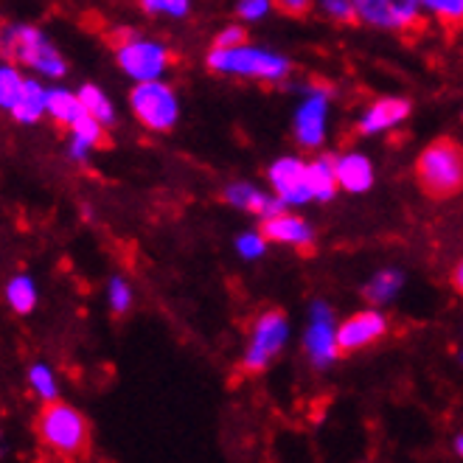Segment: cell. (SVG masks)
Segmentation results:
<instances>
[{
	"label": "cell",
	"mask_w": 463,
	"mask_h": 463,
	"mask_svg": "<svg viewBox=\"0 0 463 463\" xmlns=\"http://www.w3.org/2000/svg\"><path fill=\"white\" fill-rule=\"evenodd\" d=\"M205 68L216 76L236 81H256V85H289L295 62L284 51L267 43L248 40L236 48H208Z\"/></svg>",
	"instance_id": "obj_1"
},
{
	"label": "cell",
	"mask_w": 463,
	"mask_h": 463,
	"mask_svg": "<svg viewBox=\"0 0 463 463\" xmlns=\"http://www.w3.org/2000/svg\"><path fill=\"white\" fill-rule=\"evenodd\" d=\"M0 45H4V60L20 65L29 76L43 79L45 85H60L71 73L65 51L37 23H6Z\"/></svg>",
	"instance_id": "obj_2"
},
{
	"label": "cell",
	"mask_w": 463,
	"mask_h": 463,
	"mask_svg": "<svg viewBox=\"0 0 463 463\" xmlns=\"http://www.w3.org/2000/svg\"><path fill=\"white\" fill-rule=\"evenodd\" d=\"M113 45V60L121 76H127L132 85H144V81L166 79L175 68V48L149 32L129 29V25H118L110 34Z\"/></svg>",
	"instance_id": "obj_3"
},
{
	"label": "cell",
	"mask_w": 463,
	"mask_h": 463,
	"mask_svg": "<svg viewBox=\"0 0 463 463\" xmlns=\"http://www.w3.org/2000/svg\"><path fill=\"white\" fill-rule=\"evenodd\" d=\"M413 169L419 188L430 200H452L463 192V146L452 138L430 141Z\"/></svg>",
	"instance_id": "obj_4"
},
{
	"label": "cell",
	"mask_w": 463,
	"mask_h": 463,
	"mask_svg": "<svg viewBox=\"0 0 463 463\" xmlns=\"http://www.w3.org/2000/svg\"><path fill=\"white\" fill-rule=\"evenodd\" d=\"M335 113V90L323 81H307L298 88V99L292 107V141L298 149L315 152L329 141V127Z\"/></svg>",
	"instance_id": "obj_5"
},
{
	"label": "cell",
	"mask_w": 463,
	"mask_h": 463,
	"mask_svg": "<svg viewBox=\"0 0 463 463\" xmlns=\"http://www.w3.org/2000/svg\"><path fill=\"white\" fill-rule=\"evenodd\" d=\"M37 439L60 458H81L90 449V424L73 404L48 402L37 416Z\"/></svg>",
	"instance_id": "obj_6"
},
{
	"label": "cell",
	"mask_w": 463,
	"mask_h": 463,
	"mask_svg": "<svg viewBox=\"0 0 463 463\" xmlns=\"http://www.w3.org/2000/svg\"><path fill=\"white\" fill-rule=\"evenodd\" d=\"M127 107H129V116L146 132H155V135L172 132L183 113L180 93L169 79L132 85L127 93Z\"/></svg>",
	"instance_id": "obj_7"
},
{
	"label": "cell",
	"mask_w": 463,
	"mask_h": 463,
	"mask_svg": "<svg viewBox=\"0 0 463 463\" xmlns=\"http://www.w3.org/2000/svg\"><path fill=\"white\" fill-rule=\"evenodd\" d=\"M289 337V320L284 309H267L261 312L253 326H250V340L248 351L241 357V371L244 373H261L272 360L279 357Z\"/></svg>",
	"instance_id": "obj_8"
},
{
	"label": "cell",
	"mask_w": 463,
	"mask_h": 463,
	"mask_svg": "<svg viewBox=\"0 0 463 463\" xmlns=\"http://www.w3.org/2000/svg\"><path fill=\"white\" fill-rule=\"evenodd\" d=\"M357 9V25L379 34H413L421 29V12L413 0H351Z\"/></svg>",
	"instance_id": "obj_9"
},
{
	"label": "cell",
	"mask_w": 463,
	"mask_h": 463,
	"mask_svg": "<svg viewBox=\"0 0 463 463\" xmlns=\"http://www.w3.org/2000/svg\"><path fill=\"white\" fill-rule=\"evenodd\" d=\"M269 194L279 197L287 208H298L312 203L309 188V160L301 155H281L267 166Z\"/></svg>",
	"instance_id": "obj_10"
},
{
	"label": "cell",
	"mask_w": 463,
	"mask_h": 463,
	"mask_svg": "<svg viewBox=\"0 0 463 463\" xmlns=\"http://www.w3.org/2000/svg\"><path fill=\"white\" fill-rule=\"evenodd\" d=\"M413 116V104L404 96H376L371 99L363 110L357 113V132L363 138H373V135H385L399 129L407 118Z\"/></svg>",
	"instance_id": "obj_11"
},
{
	"label": "cell",
	"mask_w": 463,
	"mask_h": 463,
	"mask_svg": "<svg viewBox=\"0 0 463 463\" xmlns=\"http://www.w3.org/2000/svg\"><path fill=\"white\" fill-rule=\"evenodd\" d=\"M388 335V320L379 309H363L354 312L337 326V348L340 354L363 351L373 343H379Z\"/></svg>",
	"instance_id": "obj_12"
},
{
	"label": "cell",
	"mask_w": 463,
	"mask_h": 463,
	"mask_svg": "<svg viewBox=\"0 0 463 463\" xmlns=\"http://www.w3.org/2000/svg\"><path fill=\"white\" fill-rule=\"evenodd\" d=\"M222 200L239 211H248L253 216H261V222L269 220V216H279L284 211H289L279 197H272L267 192H261L259 185L248 183V180H236L231 185H225V192H222Z\"/></svg>",
	"instance_id": "obj_13"
},
{
	"label": "cell",
	"mask_w": 463,
	"mask_h": 463,
	"mask_svg": "<svg viewBox=\"0 0 463 463\" xmlns=\"http://www.w3.org/2000/svg\"><path fill=\"white\" fill-rule=\"evenodd\" d=\"M259 233L267 241H276V244H292L298 250H312L315 244V231L307 220H301L298 213H279V216H269V220L261 222Z\"/></svg>",
	"instance_id": "obj_14"
},
{
	"label": "cell",
	"mask_w": 463,
	"mask_h": 463,
	"mask_svg": "<svg viewBox=\"0 0 463 463\" xmlns=\"http://www.w3.org/2000/svg\"><path fill=\"white\" fill-rule=\"evenodd\" d=\"M307 351L317 368H326L329 363H335V357L340 354L337 348V329L332 326V312L323 304L315 307L312 312V326L307 335Z\"/></svg>",
	"instance_id": "obj_15"
},
{
	"label": "cell",
	"mask_w": 463,
	"mask_h": 463,
	"mask_svg": "<svg viewBox=\"0 0 463 463\" xmlns=\"http://www.w3.org/2000/svg\"><path fill=\"white\" fill-rule=\"evenodd\" d=\"M335 166H337L340 188L348 194H365L373 185V163L365 152L345 149L335 155Z\"/></svg>",
	"instance_id": "obj_16"
},
{
	"label": "cell",
	"mask_w": 463,
	"mask_h": 463,
	"mask_svg": "<svg viewBox=\"0 0 463 463\" xmlns=\"http://www.w3.org/2000/svg\"><path fill=\"white\" fill-rule=\"evenodd\" d=\"M9 118L20 127H34L43 118H48V85L43 79L37 76L25 79V88L9 110Z\"/></svg>",
	"instance_id": "obj_17"
},
{
	"label": "cell",
	"mask_w": 463,
	"mask_h": 463,
	"mask_svg": "<svg viewBox=\"0 0 463 463\" xmlns=\"http://www.w3.org/2000/svg\"><path fill=\"white\" fill-rule=\"evenodd\" d=\"M85 116H88L85 104H81L76 88H68L65 81H60V85H48V118L53 124L71 129Z\"/></svg>",
	"instance_id": "obj_18"
},
{
	"label": "cell",
	"mask_w": 463,
	"mask_h": 463,
	"mask_svg": "<svg viewBox=\"0 0 463 463\" xmlns=\"http://www.w3.org/2000/svg\"><path fill=\"white\" fill-rule=\"evenodd\" d=\"M104 144H107V129L99 121H93L90 116H85L76 127L68 129L65 152L73 163H88V157Z\"/></svg>",
	"instance_id": "obj_19"
},
{
	"label": "cell",
	"mask_w": 463,
	"mask_h": 463,
	"mask_svg": "<svg viewBox=\"0 0 463 463\" xmlns=\"http://www.w3.org/2000/svg\"><path fill=\"white\" fill-rule=\"evenodd\" d=\"M76 90H79L81 104H85V113L93 121H99L104 129H113L118 124V107L101 85H96V81H85V85H79Z\"/></svg>",
	"instance_id": "obj_20"
},
{
	"label": "cell",
	"mask_w": 463,
	"mask_h": 463,
	"mask_svg": "<svg viewBox=\"0 0 463 463\" xmlns=\"http://www.w3.org/2000/svg\"><path fill=\"white\" fill-rule=\"evenodd\" d=\"M309 188H312V200L317 203H329L337 188V166H335V155H315L309 157Z\"/></svg>",
	"instance_id": "obj_21"
},
{
	"label": "cell",
	"mask_w": 463,
	"mask_h": 463,
	"mask_svg": "<svg viewBox=\"0 0 463 463\" xmlns=\"http://www.w3.org/2000/svg\"><path fill=\"white\" fill-rule=\"evenodd\" d=\"M421 17L439 29H463V0H413Z\"/></svg>",
	"instance_id": "obj_22"
},
{
	"label": "cell",
	"mask_w": 463,
	"mask_h": 463,
	"mask_svg": "<svg viewBox=\"0 0 463 463\" xmlns=\"http://www.w3.org/2000/svg\"><path fill=\"white\" fill-rule=\"evenodd\" d=\"M138 12L149 20L185 23L197 12V0H135Z\"/></svg>",
	"instance_id": "obj_23"
},
{
	"label": "cell",
	"mask_w": 463,
	"mask_h": 463,
	"mask_svg": "<svg viewBox=\"0 0 463 463\" xmlns=\"http://www.w3.org/2000/svg\"><path fill=\"white\" fill-rule=\"evenodd\" d=\"M402 281H404V276H402L399 269H383V272H376V276L365 287V301L371 307H385L388 301H393L396 292L402 289Z\"/></svg>",
	"instance_id": "obj_24"
},
{
	"label": "cell",
	"mask_w": 463,
	"mask_h": 463,
	"mask_svg": "<svg viewBox=\"0 0 463 463\" xmlns=\"http://www.w3.org/2000/svg\"><path fill=\"white\" fill-rule=\"evenodd\" d=\"M25 79H29V73H25L20 65L4 60L0 62V107H4V113H9L14 101L20 99L23 88H25Z\"/></svg>",
	"instance_id": "obj_25"
},
{
	"label": "cell",
	"mask_w": 463,
	"mask_h": 463,
	"mask_svg": "<svg viewBox=\"0 0 463 463\" xmlns=\"http://www.w3.org/2000/svg\"><path fill=\"white\" fill-rule=\"evenodd\" d=\"M6 304L14 315H29L37 307V289L29 276H12L6 284Z\"/></svg>",
	"instance_id": "obj_26"
},
{
	"label": "cell",
	"mask_w": 463,
	"mask_h": 463,
	"mask_svg": "<svg viewBox=\"0 0 463 463\" xmlns=\"http://www.w3.org/2000/svg\"><path fill=\"white\" fill-rule=\"evenodd\" d=\"M231 12H233V20H239L241 25H259V23H267L279 9H276V0H233Z\"/></svg>",
	"instance_id": "obj_27"
},
{
	"label": "cell",
	"mask_w": 463,
	"mask_h": 463,
	"mask_svg": "<svg viewBox=\"0 0 463 463\" xmlns=\"http://www.w3.org/2000/svg\"><path fill=\"white\" fill-rule=\"evenodd\" d=\"M315 12L332 25H354L357 23V9L351 0H315Z\"/></svg>",
	"instance_id": "obj_28"
},
{
	"label": "cell",
	"mask_w": 463,
	"mask_h": 463,
	"mask_svg": "<svg viewBox=\"0 0 463 463\" xmlns=\"http://www.w3.org/2000/svg\"><path fill=\"white\" fill-rule=\"evenodd\" d=\"M29 385H32V391H34L45 404H48V402H60V399H57V393H60L57 379H53V373H51L48 365L34 363V365L29 368Z\"/></svg>",
	"instance_id": "obj_29"
},
{
	"label": "cell",
	"mask_w": 463,
	"mask_h": 463,
	"mask_svg": "<svg viewBox=\"0 0 463 463\" xmlns=\"http://www.w3.org/2000/svg\"><path fill=\"white\" fill-rule=\"evenodd\" d=\"M248 25H241L239 20H228L211 37V48H236L241 43H248Z\"/></svg>",
	"instance_id": "obj_30"
},
{
	"label": "cell",
	"mask_w": 463,
	"mask_h": 463,
	"mask_svg": "<svg viewBox=\"0 0 463 463\" xmlns=\"http://www.w3.org/2000/svg\"><path fill=\"white\" fill-rule=\"evenodd\" d=\"M132 304V289L124 279H113L110 281V307L116 315H124Z\"/></svg>",
	"instance_id": "obj_31"
},
{
	"label": "cell",
	"mask_w": 463,
	"mask_h": 463,
	"mask_svg": "<svg viewBox=\"0 0 463 463\" xmlns=\"http://www.w3.org/2000/svg\"><path fill=\"white\" fill-rule=\"evenodd\" d=\"M264 244H267V239H264L261 233H244V236H239V241H236V250H239L244 259H256V256L264 253Z\"/></svg>",
	"instance_id": "obj_32"
},
{
	"label": "cell",
	"mask_w": 463,
	"mask_h": 463,
	"mask_svg": "<svg viewBox=\"0 0 463 463\" xmlns=\"http://www.w3.org/2000/svg\"><path fill=\"white\" fill-rule=\"evenodd\" d=\"M276 9L289 17H301L307 12H315V0H276Z\"/></svg>",
	"instance_id": "obj_33"
},
{
	"label": "cell",
	"mask_w": 463,
	"mask_h": 463,
	"mask_svg": "<svg viewBox=\"0 0 463 463\" xmlns=\"http://www.w3.org/2000/svg\"><path fill=\"white\" fill-rule=\"evenodd\" d=\"M452 287H455L458 295H463V261L452 269Z\"/></svg>",
	"instance_id": "obj_34"
},
{
	"label": "cell",
	"mask_w": 463,
	"mask_h": 463,
	"mask_svg": "<svg viewBox=\"0 0 463 463\" xmlns=\"http://www.w3.org/2000/svg\"><path fill=\"white\" fill-rule=\"evenodd\" d=\"M455 452L463 458V435H458V439H455Z\"/></svg>",
	"instance_id": "obj_35"
}]
</instances>
